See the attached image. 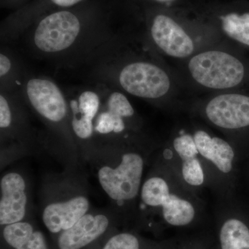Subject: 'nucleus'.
<instances>
[{
  "instance_id": "obj_10",
  "label": "nucleus",
  "mask_w": 249,
  "mask_h": 249,
  "mask_svg": "<svg viewBox=\"0 0 249 249\" xmlns=\"http://www.w3.org/2000/svg\"><path fill=\"white\" fill-rule=\"evenodd\" d=\"M91 210L86 193L80 189L64 191L47 199L42 211L46 228L52 233H60L73 227Z\"/></svg>"
},
{
  "instance_id": "obj_20",
  "label": "nucleus",
  "mask_w": 249,
  "mask_h": 249,
  "mask_svg": "<svg viewBox=\"0 0 249 249\" xmlns=\"http://www.w3.org/2000/svg\"><path fill=\"white\" fill-rule=\"evenodd\" d=\"M157 2L163 3L165 6H170L171 5V2H173L175 0H155Z\"/></svg>"
},
{
  "instance_id": "obj_17",
  "label": "nucleus",
  "mask_w": 249,
  "mask_h": 249,
  "mask_svg": "<svg viewBox=\"0 0 249 249\" xmlns=\"http://www.w3.org/2000/svg\"><path fill=\"white\" fill-rule=\"evenodd\" d=\"M3 237L14 249H48L43 233L24 221L4 226Z\"/></svg>"
},
{
  "instance_id": "obj_7",
  "label": "nucleus",
  "mask_w": 249,
  "mask_h": 249,
  "mask_svg": "<svg viewBox=\"0 0 249 249\" xmlns=\"http://www.w3.org/2000/svg\"><path fill=\"white\" fill-rule=\"evenodd\" d=\"M184 113L194 116L232 142L249 128V89L201 95L191 98Z\"/></svg>"
},
{
  "instance_id": "obj_3",
  "label": "nucleus",
  "mask_w": 249,
  "mask_h": 249,
  "mask_svg": "<svg viewBox=\"0 0 249 249\" xmlns=\"http://www.w3.org/2000/svg\"><path fill=\"white\" fill-rule=\"evenodd\" d=\"M158 145L150 137L102 145L109 151V161L98 163L96 175L115 212L137 215L144 173Z\"/></svg>"
},
{
  "instance_id": "obj_14",
  "label": "nucleus",
  "mask_w": 249,
  "mask_h": 249,
  "mask_svg": "<svg viewBox=\"0 0 249 249\" xmlns=\"http://www.w3.org/2000/svg\"><path fill=\"white\" fill-rule=\"evenodd\" d=\"M103 211H91L70 229L61 232L59 249H82L99 238L107 230L110 219Z\"/></svg>"
},
{
  "instance_id": "obj_12",
  "label": "nucleus",
  "mask_w": 249,
  "mask_h": 249,
  "mask_svg": "<svg viewBox=\"0 0 249 249\" xmlns=\"http://www.w3.org/2000/svg\"><path fill=\"white\" fill-rule=\"evenodd\" d=\"M0 224L9 225L24 220L29 207L27 179L18 172H8L0 180Z\"/></svg>"
},
{
  "instance_id": "obj_4",
  "label": "nucleus",
  "mask_w": 249,
  "mask_h": 249,
  "mask_svg": "<svg viewBox=\"0 0 249 249\" xmlns=\"http://www.w3.org/2000/svg\"><path fill=\"white\" fill-rule=\"evenodd\" d=\"M177 63L174 70L191 98L249 89V60L233 46L215 44Z\"/></svg>"
},
{
  "instance_id": "obj_6",
  "label": "nucleus",
  "mask_w": 249,
  "mask_h": 249,
  "mask_svg": "<svg viewBox=\"0 0 249 249\" xmlns=\"http://www.w3.org/2000/svg\"><path fill=\"white\" fill-rule=\"evenodd\" d=\"M28 108L45 124L51 135L64 145L77 146L70 127L65 90L53 78L28 73L20 90Z\"/></svg>"
},
{
  "instance_id": "obj_18",
  "label": "nucleus",
  "mask_w": 249,
  "mask_h": 249,
  "mask_svg": "<svg viewBox=\"0 0 249 249\" xmlns=\"http://www.w3.org/2000/svg\"><path fill=\"white\" fill-rule=\"evenodd\" d=\"M139 239L129 232H121L111 237L103 249H140Z\"/></svg>"
},
{
  "instance_id": "obj_8",
  "label": "nucleus",
  "mask_w": 249,
  "mask_h": 249,
  "mask_svg": "<svg viewBox=\"0 0 249 249\" xmlns=\"http://www.w3.org/2000/svg\"><path fill=\"white\" fill-rule=\"evenodd\" d=\"M145 37L162 58L184 61L201 49L220 43L209 34H195L168 15L152 18Z\"/></svg>"
},
{
  "instance_id": "obj_1",
  "label": "nucleus",
  "mask_w": 249,
  "mask_h": 249,
  "mask_svg": "<svg viewBox=\"0 0 249 249\" xmlns=\"http://www.w3.org/2000/svg\"><path fill=\"white\" fill-rule=\"evenodd\" d=\"M73 70L87 81L116 88L175 115L184 112L191 100L175 70L145 35L117 33Z\"/></svg>"
},
{
  "instance_id": "obj_19",
  "label": "nucleus",
  "mask_w": 249,
  "mask_h": 249,
  "mask_svg": "<svg viewBox=\"0 0 249 249\" xmlns=\"http://www.w3.org/2000/svg\"><path fill=\"white\" fill-rule=\"evenodd\" d=\"M83 0H49L51 4L61 8H69L74 6Z\"/></svg>"
},
{
  "instance_id": "obj_2",
  "label": "nucleus",
  "mask_w": 249,
  "mask_h": 249,
  "mask_svg": "<svg viewBox=\"0 0 249 249\" xmlns=\"http://www.w3.org/2000/svg\"><path fill=\"white\" fill-rule=\"evenodd\" d=\"M209 212L201 195L193 191L156 154L144 178L137 215L158 218L172 227H186Z\"/></svg>"
},
{
  "instance_id": "obj_11",
  "label": "nucleus",
  "mask_w": 249,
  "mask_h": 249,
  "mask_svg": "<svg viewBox=\"0 0 249 249\" xmlns=\"http://www.w3.org/2000/svg\"><path fill=\"white\" fill-rule=\"evenodd\" d=\"M28 108L20 91H0V132L1 142L26 143L33 139Z\"/></svg>"
},
{
  "instance_id": "obj_13",
  "label": "nucleus",
  "mask_w": 249,
  "mask_h": 249,
  "mask_svg": "<svg viewBox=\"0 0 249 249\" xmlns=\"http://www.w3.org/2000/svg\"><path fill=\"white\" fill-rule=\"evenodd\" d=\"M213 212L219 222L221 249H249V228L235 214L232 195L215 198Z\"/></svg>"
},
{
  "instance_id": "obj_9",
  "label": "nucleus",
  "mask_w": 249,
  "mask_h": 249,
  "mask_svg": "<svg viewBox=\"0 0 249 249\" xmlns=\"http://www.w3.org/2000/svg\"><path fill=\"white\" fill-rule=\"evenodd\" d=\"M70 112V127L76 145L85 151L89 150L93 142V122L99 111L101 94L98 83L86 84L65 89Z\"/></svg>"
},
{
  "instance_id": "obj_15",
  "label": "nucleus",
  "mask_w": 249,
  "mask_h": 249,
  "mask_svg": "<svg viewBox=\"0 0 249 249\" xmlns=\"http://www.w3.org/2000/svg\"><path fill=\"white\" fill-rule=\"evenodd\" d=\"M219 19L217 38L221 43L249 49V12L222 14Z\"/></svg>"
},
{
  "instance_id": "obj_16",
  "label": "nucleus",
  "mask_w": 249,
  "mask_h": 249,
  "mask_svg": "<svg viewBox=\"0 0 249 249\" xmlns=\"http://www.w3.org/2000/svg\"><path fill=\"white\" fill-rule=\"evenodd\" d=\"M28 73L19 55L9 47H1L0 91H20Z\"/></svg>"
},
{
  "instance_id": "obj_5",
  "label": "nucleus",
  "mask_w": 249,
  "mask_h": 249,
  "mask_svg": "<svg viewBox=\"0 0 249 249\" xmlns=\"http://www.w3.org/2000/svg\"><path fill=\"white\" fill-rule=\"evenodd\" d=\"M93 83V82H92ZM99 85L101 103L93 122L92 147L149 138L142 116L127 94L107 85Z\"/></svg>"
}]
</instances>
